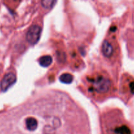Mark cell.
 <instances>
[{
  "mask_svg": "<svg viewBox=\"0 0 134 134\" xmlns=\"http://www.w3.org/2000/svg\"><path fill=\"white\" fill-rule=\"evenodd\" d=\"M89 81L91 84L93 90L99 94L108 92L111 87L112 83L110 80L102 75H99Z\"/></svg>",
  "mask_w": 134,
  "mask_h": 134,
  "instance_id": "cell-1",
  "label": "cell"
},
{
  "mask_svg": "<svg viewBox=\"0 0 134 134\" xmlns=\"http://www.w3.org/2000/svg\"><path fill=\"white\" fill-rule=\"evenodd\" d=\"M40 35L41 27L38 25H33L26 33V40L31 44H35L39 40Z\"/></svg>",
  "mask_w": 134,
  "mask_h": 134,
  "instance_id": "cell-2",
  "label": "cell"
},
{
  "mask_svg": "<svg viewBox=\"0 0 134 134\" xmlns=\"http://www.w3.org/2000/svg\"><path fill=\"white\" fill-rule=\"evenodd\" d=\"M16 75L13 73H7L3 78L1 82V89L2 91L5 92L11 86L14 85L16 82Z\"/></svg>",
  "mask_w": 134,
  "mask_h": 134,
  "instance_id": "cell-3",
  "label": "cell"
},
{
  "mask_svg": "<svg viewBox=\"0 0 134 134\" xmlns=\"http://www.w3.org/2000/svg\"><path fill=\"white\" fill-rule=\"evenodd\" d=\"M114 52V48L111 43L107 40H105L102 44V52L106 58H110Z\"/></svg>",
  "mask_w": 134,
  "mask_h": 134,
  "instance_id": "cell-4",
  "label": "cell"
},
{
  "mask_svg": "<svg viewBox=\"0 0 134 134\" xmlns=\"http://www.w3.org/2000/svg\"><path fill=\"white\" fill-rule=\"evenodd\" d=\"M38 126V122L35 117L28 116L25 119V126L29 131H35Z\"/></svg>",
  "mask_w": 134,
  "mask_h": 134,
  "instance_id": "cell-5",
  "label": "cell"
},
{
  "mask_svg": "<svg viewBox=\"0 0 134 134\" xmlns=\"http://www.w3.org/2000/svg\"><path fill=\"white\" fill-rule=\"evenodd\" d=\"M52 57L49 55H45V56H42L39 60V64L43 68H47V67L49 66L51 63H52Z\"/></svg>",
  "mask_w": 134,
  "mask_h": 134,
  "instance_id": "cell-6",
  "label": "cell"
},
{
  "mask_svg": "<svg viewBox=\"0 0 134 134\" xmlns=\"http://www.w3.org/2000/svg\"><path fill=\"white\" fill-rule=\"evenodd\" d=\"M60 82L64 84H70L73 81V77L70 73H64L59 77Z\"/></svg>",
  "mask_w": 134,
  "mask_h": 134,
  "instance_id": "cell-7",
  "label": "cell"
},
{
  "mask_svg": "<svg viewBox=\"0 0 134 134\" xmlns=\"http://www.w3.org/2000/svg\"><path fill=\"white\" fill-rule=\"evenodd\" d=\"M56 3L55 1H51V0H45V1H42V6L45 9H50L54 5V4Z\"/></svg>",
  "mask_w": 134,
  "mask_h": 134,
  "instance_id": "cell-8",
  "label": "cell"
}]
</instances>
